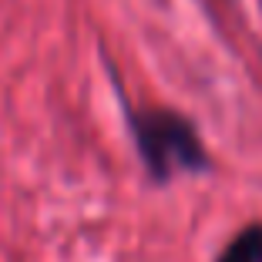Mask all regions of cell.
Segmentation results:
<instances>
[{
  "mask_svg": "<svg viewBox=\"0 0 262 262\" xmlns=\"http://www.w3.org/2000/svg\"><path fill=\"white\" fill-rule=\"evenodd\" d=\"M128 128L151 182L165 185L175 175H202L212 168L208 148L195 124L171 108H128Z\"/></svg>",
  "mask_w": 262,
  "mask_h": 262,
  "instance_id": "1",
  "label": "cell"
},
{
  "mask_svg": "<svg viewBox=\"0 0 262 262\" xmlns=\"http://www.w3.org/2000/svg\"><path fill=\"white\" fill-rule=\"evenodd\" d=\"M215 262H262V222H252L239 229L225 242Z\"/></svg>",
  "mask_w": 262,
  "mask_h": 262,
  "instance_id": "2",
  "label": "cell"
}]
</instances>
